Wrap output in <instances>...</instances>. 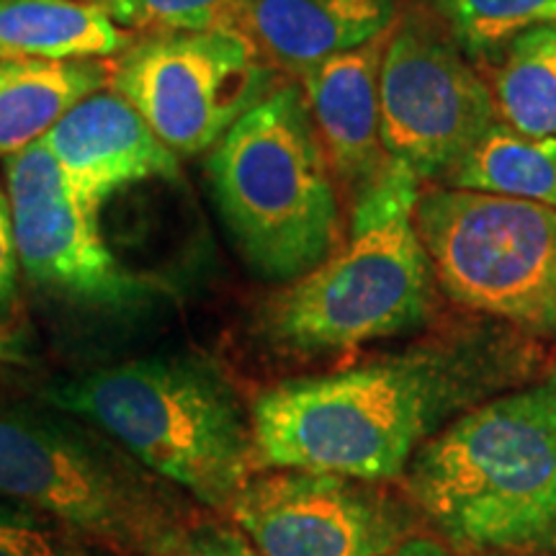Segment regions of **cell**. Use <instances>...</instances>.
I'll use <instances>...</instances> for the list:
<instances>
[{"instance_id": "cell-1", "label": "cell", "mask_w": 556, "mask_h": 556, "mask_svg": "<svg viewBox=\"0 0 556 556\" xmlns=\"http://www.w3.org/2000/svg\"><path fill=\"white\" fill-rule=\"evenodd\" d=\"M510 377L505 345L454 340L281 381L261 392L250 413L253 458L270 469L400 479L422 443Z\"/></svg>"}, {"instance_id": "cell-2", "label": "cell", "mask_w": 556, "mask_h": 556, "mask_svg": "<svg viewBox=\"0 0 556 556\" xmlns=\"http://www.w3.org/2000/svg\"><path fill=\"white\" fill-rule=\"evenodd\" d=\"M417 510L475 556H556V368L479 402L405 471Z\"/></svg>"}, {"instance_id": "cell-3", "label": "cell", "mask_w": 556, "mask_h": 556, "mask_svg": "<svg viewBox=\"0 0 556 556\" xmlns=\"http://www.w3.org/2000/svg\"><path fill=\"white\" fill-rule=\"evenodd\" d=\"M41 400L103 430L208 507H229L248 482L253 426L229 381L206 361H127L58 381Z\"/></svg>"}, {"instance_id": "cell-4", "label": "cell", "mask_w": 556, "mask_h": 556, "mask_svg": "<svg viewBox=\"0 0 556 556\" xmlns=\"http://www.w3.org/2000/svg\"><path fill=\"white\" fill-rule=\"evenodd\" d=\"M420 178L389 160L356 197L351 238L263 307L261 328L287 353L317 356L420 328L433 266L415 227Z\"/></svg>"}, {"instance_id": "cell-5", "label": "cell", "mask_w": 556, "mask_h": 556, "mask_svg": "<svg viewBox=\"0 0 556 556\" xmlns=\"http://www.w3.org/2000/svg\"><path fill=\"white\" fill-rule=\"evenodd\" d=\"M208 189L255 276L291 283L340 248L332 168L304 90L281 86L208 150Z\"/></svg>"}, {"instance_id": "cell-6", "label": "cell", "mask_w": 556, "mask_h": 556, "mask_svg": "<svg viewBox=\"0 0 556 556\" xmlns=\"http://www.w3.org/2000/svg\"><path fill=\"white\" fill-rule=\"evenodd\" d=\"M168 484L65 409L0 405V500L116 552L170 556L189 528Z\"/></svg>"}, {"instance_id": "cell-7", "label": "cell", "mask_w": 556, "mask_h": 556, "mask_svg": "<svg viewBox=\"0 0 556 556\" xmlns=\"http://www.w3.org/2000/svg\"><path fill=\"white\" fill-rule=\"evenodd\" d=\"M415 227L446 294L531 332H556V206L464 189L417 199Z\"/></svg>"}, {"instance_id": "cell-8", "label": "cell", "mask_w": 556, "mask_h": 556, "mask_svg": "<svg viewBox=\"0 0 556 556\" xmlns=\"http://www.w3.org/2000/svg\"><path fill=\"white\" fill-rule=\"evenodd\" d=\"M111 83L178 157L212 150L276 90L274 67L235 26L148 34L122 52Z\"/></svg>"}, {"instance_id": "cell-9", "label": "cell", "mask_w": 556, "mask_h": 556, "mask_svg": "<svg viewBox=\"0 0 556 556\" xmlns=\"http://www.w3.org/2000/svg\"><path fill=\"white\" fill-rule=\"evenodd\" d=\"M381 144L417 178H443L495 124L492 88L428 21L389 29L379 70Z\"/></svg>"}, {"instance_id": "cell-10", "label": "cell", "mask_w": 556, "mask_h": 556, "mask_svg": "<svg viewBox=\"0 0 556 556\" xmlns=\"http://www.w3.org/2000/svg\"><path fill=\"white\" fill-rule=\"evenodd\" d=\"M5 193L18 266L34 283L90 307L116 309L144 296L148 287L111 255L99 212L75 197L45 139L5 157Z\"/></svg>"}, {"instance_id": "cell-11", "label": "cell", "mask_w": 556, "mask_h": 556, "mask_svg": "<svg viewBox=\"0 0 556 556\" xmlns=\"http://www.w3.org/2000/svg\"><path fill=\"white\" fill-rule=\"evenodd\" d=\"M229 510L263 556H381L413 526L377 482L304 469L248 479Z\"/></svg>"}, {"instance_id": "cell-12", "label": "cell", "mask_w": 556, "mask_h": 556, "mask_svg": "<svg viewBox=\"0 0 556 556\" xmlns=\"http://www.w3.org/2000/svg\"><path fill=\"white\" fill-rule=\"evenodd\" d=\"M41 139L60 160L75 197L93 212L116 191L178 176L176 152L116 90H96L75 103Z\"/></svg>"}, {"instance_id": "cell-13", "label": "cell", "mask_w": 556, "mask_h": 556, "mask_svg": "<svg viewBox=\"0 0 556 556\" xmlns=\"http://www.w3.org/2000/svg\"><path fill=\"white\" fill-rule=\"evenodd\" d=\"M387 39L389 31L302 75L304 101L330 168L356 197L392 160L381 144L379 109V70Z\"/></svg>"}, {"instance_id": "cell-14", "label": "cell", "mask_w": 556, "mask_h": 556, "mask_svg": "<svg viewBox=\"0 0 556 556\" xmlns=\"http://www.w3.org/2000/svg\"><path fill=\"white\" fill-rule=\"evenodd\" d=\"M394 9L397 0H240L238 29L263 58L302 78L387 34Z\"/></svg>"}, {"instance_id": "cell-15", "label": "cell", "mask_w": 556, "mask_h": 556, "mask_svg": "<svg viewBox=\"0 0 556 556\" xmlns=\"http://www.w3.org/2000/svg\"><path fill=\"white\" fill-rule=\"evenodd\" d=\"M131 45L103 3L0 0V62L101 60Z\"/></svg>"}, {"instance_id": "cell-16", "label": "cell", "mask_w": 556, "mask_h": 556, "mask_svg": "<svg viewBox=\"0 0 556 556\" xmlns=\"http://www.w3.org/2000/svg\"><path fill=\"white\" fill-rule=\"evenodd\" d=\"M109 80L99 60L0 62V155L29 148Z\"/></svg>"}, {"instance_id": "cell-17", "label": "cell", "mask_w": 556, "mask_h": 556, "mask_svg": "<svg viewBox=\"0 0 556 556\" xmlns=\"http://www.w3.org/2000/svg\"><path fill=\"white\" fill-rule=\"evenodd\" d=\"M443 178L448 189L556 206V139L495 122Z\"/></svg>"}, {"instance_id": "cell-18", "label": "cell", "mask_w": 556, "mask_h": 556, "mask_svg": "<svg viewBox=\"0 0 556 556\" xmlns=\"http://www.w3.org/2000/svg\"><path fill=\"white\" fill-rule=\"evenodd\" d=\"M492 99L507 127L556 139V24L520 34L505 47Z\"/></svg>"}, {"instance_id": "cell-19", "label": "cell", "mask_w": 556, "mask_h": 556, "mask_svg": "<svg viewBox=\"0 0 556 556\" xmlns=\"http://www.w3.org/2000/svg\"><path fill=\"white\" fill-rule=\"evenodd\" d=\"M451 41L469 58L505 50L520 34L556 24V0H433Z\"/></svg>"}, {"instance_id": "cell-20", "label": "cell", "mask_w": 556, "mask_h": 556, "mask_svg": "<svg viewBox=\"0 0 556 556\" xmlns=\"http://www.w3.org/2000/svg\"><path fill=\"white\" fill-rule=\"evenodd\" d=\"M109 16L127 31L238 29L240 0H103Z\"/></svg>"}, {"instance_id": "cell-21", "label": "cell", "mask_w": 556, "mask_h": 556, "mask_svg": "<svg viewBox=\"0 0 556 556\" xmlns=\"http://www.w3.org/2000/svg\"><path fill=\"white\" fill-rule=\"evenodd\" d=\"M0 556H83L73 541L41 523L31 510L0 500Z\"/></svg>"}, {"instance_id": "cell-22", "label": "cell", "mask_w": 556, "mask_h": 556, "mask_svg": "<svg viewBox=\"0 0 556 556\" xmlns=\"http://www.w3.org/2000/svg\"><path fill=\"white\" fill-rule=\"evenodd\" d=\"M170 556H263L245 536L232 528L201 526L186 531Z\"/></svg>"}, {"instance_id": "cell-23", "label": "cell", "mask_w": 556, "mask_h": 556, "mask_svg": "<svg viewBox=\"0 0 556 556\" xmlns=\"http://www.w3.org/2000/svg\"><path fill=\"white\" fill-rule=\"evenodd\" d=\"M16 270L18 253L16 238H13V214L9 193L0 189V315L11 309L13 296H16Z\"/></svg>"}, {"instance_id": "cell-24", "label": "cell", "mask_w": 556, "mask_h": 556, "mask_svg": "<svg viewBox=\"0 0 556 556\" xmlns=\"http://www.w3.org/2000/svg\"><path fill=\"white\" fill-rule=\"evenodd\" d=\"M381 556H475L469 552H462V548L451 546L448 541L443 544V541H435V539H422V536H409L397 544L394 548H389L387 554Z\"/></svg>"}, {"instance_id": "cell-25", "label": "cell", "mask_w": 556, "mask_h": 556, "mask_svg": "<svg viewBox=\"0 0 556 556\" xmlns=\"http://www.w3.org/2000/svg\"><path fill=\"white\" fill-rule=\"evenodd\" d=\"M16 361H24V348L16 336L0 328V364H16Z\"/></svg>"}]
</instances>
